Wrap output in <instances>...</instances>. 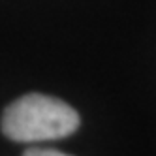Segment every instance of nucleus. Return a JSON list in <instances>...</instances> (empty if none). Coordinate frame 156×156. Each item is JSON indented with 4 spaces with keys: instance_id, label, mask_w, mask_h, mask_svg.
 Masks as SVG:
<instances>
[{
    "instance_id": "obj_2",
    "label": "nucleus",
    "mask_w": 156,
    "mask_h": 156,
    "mask_svg": "<svg viewBox=\"0 0 156 156\" xmlns=\"http://www.w3.org/2000/svg\"><path fill=\"white\" fill-rule=\"evenodd\" d=\"M23 156H70V154L55 151V149H28V151H25Z\"/></svg>"
},
{
    "instance_id": "obj_1",
    "label": "nucleus",
    "mask_w": 156,
    "mask_h": 156,
    "mask_svg": "<svg viewBox=\"0 0 156 156\" xmlns=\"http://www.w3.org/2000/svg\"><path fill=\"white\" fill-rule=\"evenodd\" d=\"M79 128V115L66 102L40 92L21 96L8 105L2 132L19 143H41L68 137Z\"/></svg>"
}]
</instances>
